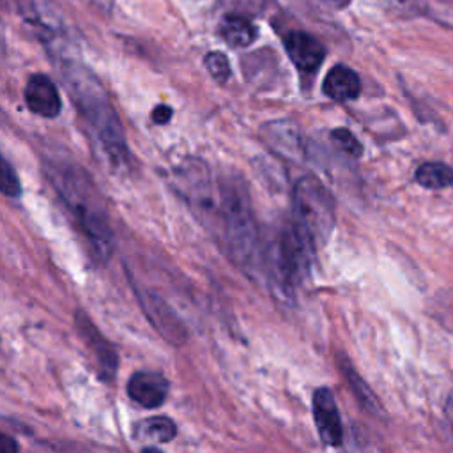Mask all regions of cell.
<instances>
[{"label": "cell", "mask_w": 453, "mask_h": 453, "mask_svg": "<svg viewBox=\"0 0 453 453\" xmlns=\"http://www.w3.org/2000/svg\"><path fill=\"white\" fill-rule=\"evenodd\" d=\"M311 407L315 426L322 442L327 446H340L343 442V425L334 393L326 386L317 388L313 391Z\"/></svg>", "instance_id": "cell-6"}, {"label": "cell", "mask_w": 453, "mask_h": 453, "mask_svg": "<svg viewBox=\"0 0 453 453\" xmlns=\"http://www.w3.org/2000/svg\"><path fill=\"white\" fill-rule=\"evenodd\" d=\"M143 308L154 327L172 343L179 345L186 342V329L182 322L175 317V313L157 297V296H147L142 299Z\"/></svg>", "instance_id": "cell-11"}, {"label": "cell", "mask_w": 453, "mask_h": 453, "mask_svg": "<svg viewBox=\"0 0 453 453\" xmlns=\"http://www.w3.org/2000/svg\"><path fill=\"white\" fill-rule=\"evenodd\" d=\"M74 326L81 340L85 342V345L92 350L99 366L101 379L106 382L115 379V372L119 365L115 347L103 336V333L94 326V322L83 311H78L74 315Z\"/></svg>", "instance_id": "cell-7"}, {"label": "cell", "mask_w": 453, "mask_h": 453, "mask_svg": "<svg viewBox=\"0 0 453 453\" xmlns=\"http://www.w3.org/2000/svg\"><path fill=\"white\" fill-rule=\"evenodd\" d=\"M127 395L145 409H156L165 403L170 389L168 379L159 372H136L127 382Z\"/></svg>", "instance_id": "cell-8"}, {"label": "cell", "mask_w": 453, "mask_h": 453, "mask_svg": "<svg viewBox=\"0 0 453 453\" xmlns=\"http://www.w3.org/2000/svg\"><path fill=\"white\" fill-rule=\"evenodd\" d=\"M205 67L218 83H225L230 78L228 58L219 51H211L205 55Z\"/></svg>", "instance_id": "cell-19"}, {"label": "cell", "mask_w": 453, "mask_h": 453, "mask_svg": "<svg viewBox=\"0 0 453 453\" xmlns=\"http://www.w3.org/2000/svg\"><path fill=\"white\" fill-rule=\"evenodd\" d=\"M62 80L67 87L78 111L81 113L88 134L94 138L103 157L111 170H122L129 165V149L120 119L97 78L83 65L65 60Z\"/></svg>", "instance_id": "cell-1"}, {"label": "cell", "mask_w": 453, "mask_h": 453, "mask_svg": "<svg viewBox=\"0 0 453 453\" xmlns=\"http://www.w3.org/2000/svg\"><path fill=\"white\" fill-rule=\"evenodd\" d=\"M44 170L62 202L74 216L94 258L106 262L113 246V232L103 196L90 175L76 163L64 159H48Z\"/></svg>", "instance_id": "cell-2"}, {"label": "cell", "mask_w": 453, "mask_h": 453, "mask_svg": "<svg viewBox=\"0 0 453 453\" xmlns=\"http://www.w3.org/2000/svg\"><path fill=\"white\" fill-rule=\"evenodd\" d=\"M327 2H331V4H343L345 0H327Z\"/></svg>", "instance_id": "cell-24"}, {"label": "cell", "mask_w": 453, "mask_h": 453, "mask_svg": "<svg viewBox=\"0 0 453 453\" xmlns=\"http://www.w3.org/2000/svg\"><path fill=\"white\" fill-rule=\"evenodd\" d=\"M294 226L315 246L329 239L334 228V202L327 188L313 175L301 177L292 191Z\"/></svg>", "instance_id": "cell-4"}, {"label": "cell", "mask_w": 453, "mask_h": 453, "mask_svg": "<svg viewBox=\"0 0 453 453\" xmlns=\"http://www.w3.org/2000/svg\"><path fill=\"white\" fill-rule=\"evenodd\" d=\"M285 50L294 65L303 73H313L324 60V46L303 30H292L283 39Z\"/></svg>", "instance_id": "cell-10"}, {"label": "cell", "mask_w": 453, "mask_h": 453, "mask_svg": "<svg viewBox=\"0 0 453 453\" xmlns=\"http://www.w3.org/2000/svg\"><path fill=\"white\" fill-rule=\"evenodd\" d=\"M142 453H161V451L156 448H145V449H142Z\"/></svg>", "instance_id": "cell-23"}, {"label": "cell", "mask_w": 453, "mask_h": 453, "mask_svg": "<svg viewBox=\"0 0 453 453\" xmlns=\"http://www.w3.org/2000/svg\"><path fill=\"white\" fill-rule=\"evenodd\" d=\"M0 193L5 196H19L21 195V184L14 172V168L9 165V161L0 154Z\"/></svg>", "instance_id": "cell-18"}, {"label": "cell", "mask_w": 453, "mask_h": 453, "mask_svg": "<svg viewBox=\"0 0 453 453\" xmlns=\"http://www.w3.org/2000/svg\"><path fill=\"white\" fill-rule=\"evenodd\" d=\"M262 133H264V138L269 143V147L274 152H278L280 156H285L290 159L303 156L301 136H299L297 129L294 127V124L285 122V120L271 122L262 127Z\"/></svg>", "instance_id": "cell-12"}, {"label": "cell", "mask_w": 453, "mask_h": 453, "mask_svg": "<svg viewBox=\"0 0 453 453\" xmlns=\"http://www.w3.org/2000/svg\"><path fill=\"white\" fill-rule=\"evenodd\" d=\"M173 180L175 189L188 200L189 207L205 219L207 226L221 223L219 184L214 186L205 165L200 161H186L175 170Z\"/></svg>", "instance_id": "cell-5"}, {"label": "cell", "mask_w": 453, "mask_h": 453, "mask_svg": "<svg viewBox=\"0 0 453 453\" xmlns=\"http://www.w3.org/2000/svg\"><path fill=\"white\" fill-rule=\"evenodd\" d=\"M219 184L221 228L232 260L250 276L262 271V242L250 196L241 177L228 175Z\"/></svg>", "instance_id": "cell-3"}, {"label": "cell", "mask_w": 453, "mask_h": 453, "mask_svg": "<svg viewBox=\"0 0 453 453\" xmlns=\"http://www.w3.org/2000/svg\"><path fill=\"white\" fill-rule=\"evenodd\" d=\"M219 35L228 46L246 48L257 39L258 30L255 23L246 16L226 14L219 23Z\"/></svg>", "instance_id": "cell-14"}, {"label": "cell", "mask_w": 453, "mask_h": 453, "mask_svg": "<svg viewBox=\"0 0 453 453\" xmlns=\"http://www.w3.org/2000/svg\"><path fill=\"white\" fill-rule=\"evenodd\" d=\"M338 365L342 368V373L345 375L352 393L356 395V398L361 402V405L372 412V414H379L382 411V405L380 402L377 400L375 393L370 389V386L365 382V379L354 370V366L350 365V361L347 357H340L338 359Z\"/></svg>", "instance_id": "cell-16"}, {"label": "cell", "mask_w": 453, "mask_h": 453, "mask_svg": "<svg viewBox=\"0 0 453 453\" xmlns=\"http://www.w3.org/2000/svg\"><path fill=\"white\" fill-rule=\"evenodd\" d=\"M0 453H19L18 442L4 432H0Z\"/></svg>", "instance_id": "cell-21"}, {"label": "cell", "mask_w": 453, "mask_h": 453, "mask_svg": "<svg viewBox=\"0 0 453 453\" xmlns=\"http://www.w3.org/2000/svg\"><path fill=\"white\" fill-rule=\"evenodd\" d=\"M25 103L28 110L39 117L55 119L62 110L60 94L55 83L44 74H34L25 87Z\"/></svg>", "instance_id": "cell-9"}, {"label": "cell", "mask_w": 453, "mask_h": 453, "mask_svg": "<svg viewBox=\"0 0 453 453\" xmlns=\"http://www.w3.org/2000/svg\"><path fill=\"white\" fill-rule=\"evenodd\" d=\"M418 184L428 189H441L453 184V168L444 163H423L414 173Z\"/></svg>", "instance_id": "cell-17"}, {"label": "cell", "mask_w": 453, "mask_h": 453, "mask_svg": "<svg viewBox=\"0 0 453 453\" xmlns=\"http://www.w3.org/2000/svg\"><path fill=\"white\" fill-rule=\"evenodd\" d=\"M133 435L140 441L170 442L177 435V426L166 416H150L134 423Z\"/></svg>", "instance_id": "cell-15"}, {"label": "cell", "mask_w": 453, "mask_h": 453, "mask_svg": "<svg viewBox=\"0 0 453 453\" xmlns=\"http://www.w3.org/2000/svg\"><path fill=\"white\" fill-rule=\"evenodd\" d=\"M331 140H333V143H334L340 150H343L345 154H349V156H352V157H359L361 152H363V147H361V143L357 142V138H356L349 129H345V127L334 129V131L331 133Z\"/></svg>", "instance_id": "cell-20"}, {"label": "cell", "mask_w": 453, "mask_h": 453, "mask_svg": "<svg viewBox=\"0 0 453 453\" xmlns=\"http://www.w3.org/2000/svg\"><path fill=\"white\" fill-rule=\"evenodd\" d=\"M322 90L327 97L334 101H350L356 99L361 92V81L356 71L347 65H334L324 78Z\"/></svg>", "instance_id": "cell-13"}, {"label": "cell", "mask_w": 453, "mask_h": 453, "mask_svg": "<svg viewBox=\"0 0 453 453\" xmlns=\"http://www.w3.org/2000/svg\"><path fill=\"white\" fill-rule=\"evenodd\" d=\"M170 117H172V108L166 104H159L152 111V120L156 124H166L170 120Z\"/></svg>", "instance_id": "cell-22"}]
</instances>
